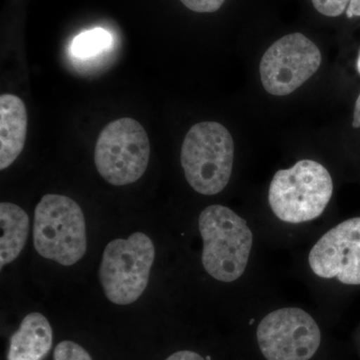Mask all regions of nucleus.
<instances>
[{"label": "nucleus", "instance_id": "18", "mask_svg": "<svg viewBox=\"0 0 360 360\" xmlns=\"http://www.w3.org/2000/svg\"><path fill=\"white\" fill-rule=\"evenodd\" d=\"M347 15L348 18L360 16V0H352L347 7Z\"/></svg>", "mask_w": 360, "mask_h": 360}, {"label": "nucleus", "instance_id": "7", "mask_svg": "<svg viewBox=\"0 0 360 360\" xmlns=\"http://www.w3.org/2000/svg\"><path fill=\"white\" fill-rule=\"evenodd\" d=\"M321 53L314 42L300 32L276 40L260 61V77L271 96L292 94L319 70Z\"/></svg>", "mask_w": 360, "mask_h": 360}, {"label": "nucleus", "instance_id": "6", "mask_svg": "<svg viewBox=\"0 0 360 360\" xmlns=\"http://www.w3.org/2000/svg\"><path fill=\"white\" fill-rule=\"evenodd\" d=\"M150 156L148 135L132 118H120L106 125L94 149L98 174L108 184L122 186L134 184L146 172Z\"/></svg>", "mask_w": 360, "mask_h": 360}, {"label": "nucleus", "instance_id": "4", "mask_svg": "<svg viewBox=\"0 0 360 360\" xmlns=\"http://www.w3.org/2000/svg\"><path fill=\"white\" fill-rule=\"evenodd\" d=\"M33 245L42 257L63 266L79 262L87 248L82 207L68 196L44 195L35 208Z\"/></svg>", "mask_w": 360, "mask_h": 360}, {"label": "nucleus", "instance_id": "15", "mask_svg": "<svg viewBox=\"0 0 360 360\" xmlns=\"http://www.w3.org/2000/svg\"><path fill=\"white\" fill-rule=\"evenodd\" d=\"M319 13L329 18H336L345 13L352 0H311Z\"/></svg>", "mask_w": 360, "mask_h": 360}, {"label": "nucleus", "instance_id": "5", "mask_svg": "<svg viewBox=\"0 0 360 360\" xmlns=\"http://www.w3.org/2000/svg\"><path fill=\"white\" fill-rule=\"evenodd\" d=\"M155 258V245L142 232L108 243L99 267V279L108 300L118 305L136 302L148 288Z\"/></svg>", "mask_w": 360, "mask_h": 360}, {"label": "nucleus", "instance_id": "9", "mask_svg": "<svg viewBox=\"0 0 360 360\" xmlns=\"http://www.w3.org/2000/svg\"><path fill=\"white\" fill-rule=\"evenodd\" d=\"M309 262L317 276L360 285V217L326 232L310 251Z\"/></svg>", "mask_w": 360, "mask_h": 360}, {"label": "nucleus", "instance_id": "19", "mask_svg": "<svg viewBox=\"0 0 360 360\" xmlns=\"http://www.w3.org/2000/svg\"><path fill=\"white\" fill-rule=\"evenodd\" d=\"M352 127H355V129L360 127V94L359 97H357L356 103H355Z\"/></svg>", "mask_w": 360, "mask_h": 360}, {"label": "nucleus", "instance_id": "17", "mask_svg": "<svg viewBox=\"0 0 360 360\" xmlns=\"http://www.w3.org/2000/svg\"><path fill=\"white\" fill-rule=\"evenodd\" d=\"M167 360H205V359L196 352L184 350V352H175L170 355Z\"/></svg>", "mask_w": 360, "mask_h": 360}, {"label": "nucleus", "instance_id": "3", "mask_svg": "<svg viewBox=\"0 0 360 360\" xmlns=\"http://www.w3.org/2000/svg\"><path fill=\"white\" fill-rule=\"evenodd\" d=\"M333 193V182L328 170L316 161L304 160L274 174L269 200L279 219L302 224L321 217Z\"/></svg>", "mask_w": 360, "mask_h": 360}, {"label": "nucleus", "instance_id": "13", "mask_svg": "<svg viewBox=\"0 0 360 360\" xmlns=\"http://www.w3.org/2000/svg\"><path fill=\"white\" fill-rule=\"evenodd\" d=\"M111 42L110 33L101 28L80 33L71 44V52L78 58H89L108 49Z\"/></svg>", "mask_w": 360, "mask_h": 360}, {"label": "nucleus", "instance_id": "8", "mask_svg": "<svg viewBox=\"0 0 360 360\" xmlns=\"http://www.w3.org/2000/svg\"><path fill=\"white\" fill-rule=\"evenodd\" d=\"M257 341L267 360H309L321 345V335L307 312L290 307L276 310L262 319Z\"/></svg>", "mask_w": 360, "mask_h": 360}, {"label": "nucleus", "instance_id": "16", "mask_svg": "<svg viewBox=\"0 0 360 360\" xmlns=\"http://www.w3.org/2000/svg\"><path fill=\"white\" fill-rule=\"evenodd\" d=\"M180 1L194 13H212L219 11L225 0H180Z\"/></svg>", "mask_w": 360, "mask_h": 360}, {"label": "nucleus", "instance_id": "2", "mask_svg": "<svg viewBox=\"0 0 360 360\" xmlns=\"http://www.w3.org/2000/svg\"><path fill=\"white\" fill-rule=\"evenodd\" d=\"M233 160V139L224 125L200 122L187 132L180 161L187 182L196 193H221L231 179Z\"/></svg>", "mask_w": 360, "mask_h": 360}, {"label": "nucleus", "instance_id": "12", "mask_svg": "<svg viewBox=\"0 0 360 360\" xmlns=\"http://www.w3.org/2000/svg\"><path fill=\"white\" fill-rule=\"evenodd\" d=\"M0 266L14 262L20 255L30 234V217L16 205L1 202L0 205Z\"/></svg>", "mask_w": 360, "mask_h": 360}, {"label": "nucleus", "instance_id": "11", "mask_svg": "<svg viewBox=\"0 0 360 360\" xmlns=\"http://www.w3.org/2000/svg\"><path fill=\"white\" fill-rule=\"evenodd\" d=\"M52 328L39 312L26 315L9 342L7 360H42L51 352Z\"/></svg>", "mask_w": 360, "mask_h": 360}, {"label": "nucleus", "instance_id": "14", "mask_svg": "<svg viewBox=\"0 0 360 360\" xmlns=\"http://www.w3.org/2000/svg\"><path fill=\"white\" fill-rule=\"evenodd\" d=\"M54 360H92L89 352L73 341L59 343L54 349Z\"/></svg>", "mask_w": 360, "mask_h": 360}, {"label": "nucleus", "instance_id": "20", "mask_svg": "<svg viewBox=\"0 0 360 360\" xmlns=\"http://www.w3.org/2000/svg\"><path fill=\"white\" fill-rule=\"evenodd\" d=\"M356 68H357V71H359V73L360 75V51H359V58H357Z\"/></svg>", "mask_w": 360, "mask_h": 360}, {"label": "nucleus", "instance_id": "10", "mask_svg": "<svg viewBox=\"0 0 360 360\" xmlns=\"http://www.w3.org/2000/svg\"><path fill=\"white\" fill-rule=\"evenodd\" d=\"M27 111L20 97L13 94L0 96V169L16 160L25 148L27 134Z\"/></svg>", "mask_w": 360, "mask_h": 360}, {"label": "nucleus", "instance_id": "1", "mask_svg": "<svg viewBox=\"0 0 360 360\" xmlns=\"http://www.w3.org/2000/svg\"><path fill=\"white\" fill-rule=\"evenodd\" d=\"M198 227L207 274L222 283L238 281L248 266L252 248V232L245 220L231 208L212 205L200 213Z\"/></svg>", "mask_w": 360, "mask_h": 360}]
</instances>
